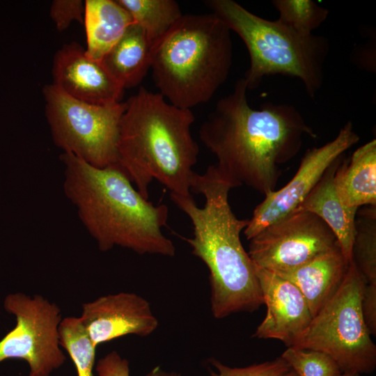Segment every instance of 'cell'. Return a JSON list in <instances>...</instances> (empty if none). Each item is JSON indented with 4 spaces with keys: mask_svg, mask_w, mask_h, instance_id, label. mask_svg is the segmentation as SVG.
Instances as JSON below:
<instances>
[{
    "mask_svg": "<svg viewBox=\"0 0 376 376\" xmlns=\"http://www.w3.org/2000/svg\"><path fill=\"white\" fill-rule=\"evenodd\" d=\"M334 184L343 203L358 210L376 205V140L360 146L350 159L339 162Z\"/></svg>",
    "mask_w": 376,
    "mask_h": 376,
    "instance_id": "17",
    "label": "cell"
},
{
    "mask_svg": "<svg viewBox=\"0 0 376 376\" xmlns=\"http://www.w3.org/2000/svg\"><path fill=\"white\" fill-rule=\"evenodd\" d=\"M339 159L326 171L296 210L311 212L322 219L336 236L346 260L350 262L358 210L346 207L336 191L334 175Z\"/></svg>",
    "mask_w": 376,
    "mask_h": 376,
    "instance_id": "16",
    "label": "cell"
},
{
    "mask_svg": "<svg viewBox=\"0 0 376 376\" xmlns=\"http://www.w3.org/2000/svg\"><path fill=\"white\" fill-rule=\"evenodd\" d=\"M359 140L351 121L324 145L307 150L292 179L282 188L265 195L254 209L244 230L249 240L269 225L295 212L323 176L326 171Z\"/></svg>",
    "mask_w": 376,
    "mask_h": 376,
    "instance_id": "11",
    "label": "cell"
},
{
    "mask_svg": "<svg viewBox=\"0 0 376 376\" xmlns=\"http://www.w3.org/2000/svg\"><path fill=\"white\" fill-rule=\"evenodd\" d=\"M279 376H297V375L292 369H290Z\"/></svg>",
    "mask_w": 376,
    "mask_h": 376,
    "instance_id": "31",
    "label": "cell"
},
{
    "mask_svg": "<svg viewBox=\"0 0 376 376\" xmlns=\"http://www.w3.org/2000/svg\"><path fill=\"white\" fill-rule=\"evenodd\" d=\"M53 84L77 100L108 104L120 102L124 87L102 61L94 60L76 42L64 45L54 55Z\"/></svg>",
    "mask_w": 376,
    "mask_h": 376,
    "instance_id": "14",
    "label": "cell"
},
{
    "mask_svg": "<svg viewBox=\"0 0 376 376\" xmlns=\"http://www.w3.org/2000/svg\"><path fill=\"white\" fill-rule=\"evenodd\" d=\"M141 27L153 47L182 16L173 0H116Z\"/></svg>",
    "mask_w": 376,
    "mask_h": 376,
    "instance_id": "20",
    "label": "cell"
},
{
    "mask_svg": "<svg viewBox=\"0 0 376 376\" xmlns=\"http://www.w3.org/2000/svg\"><path fill=\"white\" fill-rule=\"evenodd\" d=\"M120 123L118 164L137 191L149 198L153 180L170 193L191 194L199 148L191 134V109L170 104L144 87L126 101Z\"/></svg>",
    "mask_w": 376,
    "mask_h": 376,
    "instance_id": "4",
    "label": "cell"
},
{
    "mask_svg": "<svg viewBox=\"0 0 376 376\" xmlns=\"http://www.w3.org/2000/svg\"><path fill=\"white\" fill-rule=\"evenodd\" d=\"M85 3L81 0H54L49 15L57 30L66 29L73 21L84 22Z\"/></svg>",
    "mask_w": 376,
    "mask_h": 376,
    "instance_id": "26",
    "label": "cell"
},
{
    "mask_svg": "<svg viewBox=\"0 0 376 376\" xmlns=\"http://www.w3.org/2000/svg\"><path fill=\"white\" fill-rule=\"evenodd\" d=\"M249 241L253 264L274 273L294 269L338 244L322 219L302 210L269 225Z\"/></svg>",
    "mask_w": 376,
    "mask_h": 376,
    "instance_id": "10",
    "label": "cell"
},
{
    "mask_svg": "<svg viewBox=\"0 0 376 376\" xmlns=\"http://www.w3.org/2000/svg\"><path fill=\"white\" fill-rule=\"evenodd\" d=\"M337 376H360V375L354 372H343Z\"/></svg>",
    "mask_w": 376,
    "mask_h": 376,
    "instance_id": "30",
    "label": "cell"
},
{
    "mask_svg": "<svg viewBox=\"0 0 376 376\" xmlns=\"http://www.w3.org/2000/svg\"><path fill=\"white\" fill-rule=\"evenodd\" d=\"M152 46L140 26H129L102 62L124 88L139 84L151 68Z\"/></svg>",
    "mask_w": 376,
    "mask_h": 376,
    "instance_id": "19",
    "label": "cell"
},
{
    "mask_svg": "<svg viewBox=\"0 0 376 376\" xmlns=\"http://www.w3.org/2000/svg\"><path fill=\"white\" fill-rule=\"evenodd\" d=\"M6 311L16 317V326L0 340V363L8 359L25 360L29 376H50L66 357L60 349V308L42 296L10 294Z\"/></svg>",
    "mask_w": 376,
    "mask_h": 376,
    "instance_id": "9",
    "label": "cell"
},
{
    "mask_svg": "<svg viewBox=\"0 0 376 376\" xmlns=\"http://www.w3.org/2000/svg\"><path fill=\"white\" fill-rule=\"evenodd\" d=\"M210 363L217 370V373L210 370L211 376H279L290 369L281 357L242 368L229 367L214 358L210 359Z\"/></svg>",
    "mask_w": 376,
    "mask_h": 376,
    "instance_id": "25",
    "label": "cell"
},
{
    "mask_svg": "<svg viewBox=\"0 0 376 376\" xmlns=\"http://www.w3.org/2000/svg\"><path fill=\"white\" fill-rule=\"evenodd\" d=\"M349 263L338 243L294 269L275 274L297 287L313 318L338 289Z\"/></svg>",
    "mask_w": 376,
    "mask_h": 376,
    "instance_id": "15",
    "label": "cell"
},
{
    "mask_svg": "<svg viewBox=\"0 0 376 376\" xmlns=\"http://www.w3.org/2000/svg\"><path fill=\"white\" fill-rule=\"evenodd\" d=\"M277 19L282 24L304 36L312 35L327 19L329 10L311 0H274Z\"/></svg>",
    "mask_w": 376,
    "mask_h": 376,
    "instance_id": "23",
    "label": "cell"
},
{
    "mask_svg": "<svg viewBox=\"0 0 376 376\" xmlns=\"http://www.w3.org/2000/svg\"><path fill=\"white\" fill-rule=\"evenodd\" d=\"M60 345L72 359L78 376H93L95 348L79 318L67 317L58 327Z\"/></svg>",
    "mask_w": 376,
    "mask_h": 376,
    "instance_id": "22",
    "label": "cell"
},
{
    "mask_svg": "<svg viewBox=\"0 0 376 376\" xmlns=\"http://www.w3.org/2000/svg\"><path fill=\"white\" fill-rule=\"evenodd\" d=\"M255 269L267 312L252 337L297 346L313 319L304 297L290 281L256 265Z\"/></svg>",
    "mask_w": 376,
    "mask_h": 376,
    "instance_id": "12",
    "label": "cell"
},
{
    "mask_svg": "<svg viewBox=\"0 0 376 376\" xmlns=\"http://www.w3.org/2000/svg\"><path fill=\"white\" fill-rule=\"evenodd\" d=\"M134 23L130 14L116 0H86L84 24L88 56L102 61Z\"/></svg>",
    "mask_w": 376,
    "mask_h": 376,
    "instance_id": "18",
    "label": "cell"
},
{
    "mask_svg": "<svg viewBox=\"0 0 376 376\" xmlns=\"http://www.w3.org/2000/svg\"><path fill=\"white\" fill-rule=\"evenodd\" d=\"M365 284L350 260L338 289L313 318L296 347L328 354L343 373H373L376 368V346L361 311Z\"/></svg>",
    "mask_w": 376,
    "mask_h": 376,
    "instance_id": "7",
    "label": "cell"
},
{
    "mask_svg": "<svg viewBox=\"0 0 376 376\" xmlns=\"http://www.w3.org/2000/svg\"><path fill=\"white\" fill-rule=\"evenodd\" d=\"M376 205L356 219L352 259L366 284L376 285Z\"/></svg>",
    "mask_w": 376,
    "mask_h": 376,
    "instance_id": "21",
    "label": "cell"
},
{
    "mask_svg": "<svg viewBox=\"0 0 376 376\" xmlns=\"http://www.w3.org/2000/svg\"><path fill=\"white\" fill-rule=\"evenodd\" d=\"M281 357L297 376H337L343 373L330 355L318 350L288 347Z\"/></svg>",
    "mask_w": 376,
    "mask_h": 376,
    "instance_id": "24",
    "label": "cell"
},
{
    "mask_svg": "<svg viewBox=\"0 0 376 376\" xmlns=\"http://www.w3.org/2000/svg\"><path fill=\"white\" fill-rule=\"evenodd\" d=\"M247 90L244 78L238 79L203 121L199 137L237 187L266 195L276 190L279 166L297 155L306 136L316 134L292 105L266 102L253 109Z\"/></svg>",
    "mask_w": 376,
    "mask_h": 376,
    "instance_id": "1",
    "label": "cell"
},
{
    "mask_svg": "<svg viewBox=\"0 0 376 376\" xmlns=\"http://www.w3.org/2000/svg\"><path fill=\"white\" fill-rule=\"evenodd\" d=\"M230 30L213 13L186 14L152 49L159 93L180 109L208 102L228 77Z\"/></svg>",
    "mask_w": 376,
    "mask_h": 376,
    "instance_id": "5",
    "label": "cell"
},
{
    "mask_svg": "<svg viewBox=\"0 0 376 376\" xmlns=\"http://www.w3.org/2000/svg\"><path fill=\"white\" fill-rule=\"evenodd\" d=\"M205 4L244 43L250 66L243 77L247 89L265 77L281 75L301 80L314 97L323 83L329 42L315 34H299L276 20L260 17L233 0H208Z\"/></svg>",
    "mask_w": 376,
    "mask_h": 376,
    "instance_id": "6",
    "label": "cell"
},
{
    "mask_svg": "<svg viewBox=\"0 0 376 376\" xmlns=\"http://www.w3.org/2000/svg\"><path fill=\"white\" fill-rule=\"evenodd\" d=\"M79 319L95 347L126 335L148 336L158 327L150 303L132 292L107 295L84 304Z\"/></svg>",
    "mask_w": 376,
    "mask_h": 376,
    "instance_id": "13",
    "label": "cell"
},
{
    "mask_svg": "<svg viewBox=\"0 0 376 376\" xmlns=\"http://www.w3.org/2000/svg\"><path fill=\"white\" fill-rule=\"evenodd\" d=\"M99 376H130L129 361L112 351L100 359L95 366Z\"/></svg>",
    "mask_w": 376,
    "mask_h": 376,
    "instance_id": "27",
    "label": "cell"
},
{
    "mask_svg": "<svg viewBox=\"0 0 376 376\" xmlns=\"http://www.w3.org/2000/svg\"><path fill=\"white\" fill-rule=\"evenodd\" d=\"M146 376H182L181 374L176 372H167L159 367L154 368Z\"/></svg>",
    "mask_w": 376,
    "mask_h": 376,
    "instance_id": "29",
    "label": "cell"
},
{
    "mask_svg": "<svg viewBox=\"0 0 376 376\" xmlns=\"http://www.w3.org/2000/svg\"><path fill=\"white\" fill-rule=\"evenodd\" d=\"M43 95L53 141L63 152L100 169L118 162L119 128L126 102L91 104L72 97L52 84L44 87Z\"/></svg>",
    "mask_w": 376,
    "mask_h": 376,
    "instance_id": "8",
    "label": "cell"
},
{
    "mask_svg": "<svg viewBox=\"0 0 376 376\" xmlns=\"http://www.w3.org/2000/svg\"><path fill=\"white\" fill-rule=\"evenodd\" d=\"M60 159L65 195L100 251L118 246L140 255L175 256L173 242L162 233L168 206L146 199L118 163L100 169L70 152Z\"/></svg>",
    "mask_w": 376,
    "mask_h": 376,
    "instance_id": "3",
    "label": "cell"
},
{
    "mask_svg": "<svg viewBox=\"0 0 376 376\" xmlns=\"http://www.w3.org/2000/svg\"><path fill=\"white\" fill-rule=\"evenodd\" d=\"M235 187L213 164L203 174L195 173L191 180V191L205 198L203 207L191 195L170 193L171 200L191 222L193 236L186 240L209 270L210 308L216 319L252 313L263 304L255 265L240 240L249 219H238L228 201L229 191Z\"/></svg>",
    "mask_w": 376,
    "mask_h": 376,
    "instance_id": "2",
    "label": "cell"
},
{
    "mask_svg": "<svg viewBox=\"0 0 376 376\" xmlns=\"http://www.w3.org/2000/svg\"><path fill=\"white\" fill-rule=\"evenodd\" d=\"M361 311L366 327L371 336L376 335V285L365 284Z\"/></svg>",
    "mask_w": 376,
    "mask_h": 376,
    "instance_id": "28",
    "label": "cell"
}]
</instances>
